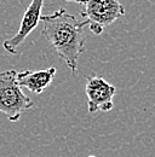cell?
<instances>
[{
  "label": "cell",
  "mask_w": 155,
  "mask_h": 157,
  "mask_svg": "<svg viewBox=\"0 0 155 157\" xmlns=\"http://www.w3.org/2000/svg\"><path fill=\"white\" fill-rule=\"evenodd\" d=\"M44 1L45 0H32L30 5L24 11L17 33L2 42V47L7 53L16 55L19 45L23 44L24 40L29 36V34L39 25L41 21V11L44 7Z\"/></svg>",
  "instance_id": "obj_5"
},
{
  "label": "cell",
  "mask_w": 155,
  "mask_h": 157,
  "mask_svg": "<svg viewBox=\"0 0 155 157\" xmlns=\"http://www.w3.org/2000/svg\"><path fill=\"white\" fill-rule=\"evenodd\" d=\"M56 73L55 67L41 70H23L17 73V82L21 87H26L30 92L40 94L51 85Z\"/></svg>",
  "instance_id": "obj_6"
},
{
  "label": "cell",
  "mask_w": 155,
  "mask_h": 157,
  "mask_svg": "<svg viewBox=\"0 0 155 157\" xmlns=\"http://www.w3.org/2000/svg\"><path fill=\"white\" fill-rule=\"evenodd\" d=\"M125 15L124 6L117 0H86L80 12L82 20L87 21L90 30L99 35L103 29Z\"/></svg>",
  "instance_id": "obj_3"
},
{
  "label": "cell",
  "mask_w": 155,
  "mask_h": 157,
  "mask_svg": "<svg viewBox=\"0 0 155 157\" xmlns=\"http://www.w3.org/2000/svg\"><path fill=\"white\" fill-rule=\"evenodd\" d=\"M87 157H96V156H87Z\"/></svg>",
  "instance_id": "obj_8"
},
{
  "label": "cell",
  "mask_w": 155,
  "mask_h": 157,
  "mask_svg": "<svg viewBox=\"0 0 155 157\" xmlns=\"http://www.w3.org/2000/svg\"><path fill=\"white\" fill-rule=\"evenodd\" d=\"M34 108V101L26 96L17 82V71L0 70V113L10 122H17L22 114Z\"/></svg>",
  "instance_id": "obj_2"
},
{
  "label": "cell",
  "mask_w": 155,
  "mask_h": 157,
  "mask_svg": "<svg viewBox=\"0 0 155 157\" xmlns=\"http://www.w3.org/2000/svg\"><path fill=\"white\" fill-rule=\"evenodd\" d=\"M64 1H68V2H77V4H85L86 0H64Z\"/></svg>",
  "instance_id": "obj_7"
},
{
  "label": "cell",
  "mask_w": 155,
  "mask_h": 157,
  "mask_svg": "<svg viewBox=\"0 0 155 157\" xmlns=\"http://www.w3.org/2000/svg\"><path fill=\"white\" fill-rule=\"evenodd\" d=\"M85 93L90 114H96L98 111L108 113L114 108L113 98L116 93V88L101 76L92 75L87 78Z\"/></svg>",
  "instance_id": "obj_4"
},
{
  "label": "cell",
  "mask_w": 155,
  "mask_h": 157,
  "mask_svg": "<svg viewBox=\"0 0 155 157\" xmlns=\"http://www.w3.org/2000/svg\"><path fill=\"white\" fill-rule=\"evenodd\" d=\"M41 34L55 50L70 71L78 73V60L85 52L86 35L84 28L87 21L79 20L67 10L59 9L51 15L41 16Z\"/></svg>",
  "instance_id": "obj_1"
}]
</instances>
